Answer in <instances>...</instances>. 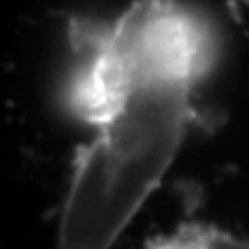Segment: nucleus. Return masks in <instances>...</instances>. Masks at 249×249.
Masks as SVG:
<instances>
[{
	"instance_id": "nucleus-1",
	"label": "nucleus",
	"mask_w": 249,
	"mask_h": 249,
	"mask_svg": "<svg viewBox=\"0 0 249 249\" xmlns=\"http://www.w3.org/2000/svg\"><path fill=\"white\" fill-rule=\"evenodd\" d=\"M62 104L97 127L71 166L58 249H111L194 124V90L217 60L213 21L180 0H136L113 21H70Z\"/></svg>"
},
{
	"instance_id": "nucleus-2",
	"label": "nucleus",
	"mask_w": 249,
	"mask_h": 249,
	"mask_svg": "<svg viewBox=\"0 0 249 249\" xmlns=\"http://www.w3.org/2000/svg\"><path fill=\"white\" fill-rule=\"evenodd\" d=\"M145 249H249V240L235 238L214 226L185 224L178 231L152 240Z\"/></svg>"
}]
</instances>
